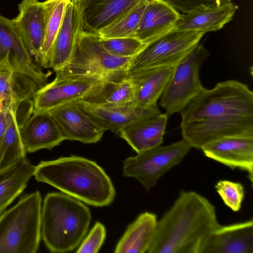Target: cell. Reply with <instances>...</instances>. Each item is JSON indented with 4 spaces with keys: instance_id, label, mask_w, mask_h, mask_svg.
I'll list each match as a JSON object with an SVG mask.
<instances>
[{
    "instance_id": "obj_1",
    "label": "cell",
    "mask_w": 253,
    "mask_h": 253,
    "mask_svg": "<svg viewBox=\"0 0 253 253\" xmlns=\"http://www.w3.org/2000/svg\"><path fill=\"white\" fill-rule=\"evenodd\" d=\"M180 114L183 139L192 148L221 137L253 136V92L236 80L204 88Z\"/></svg>"
},
{
    "instance_id": "obj_2",
    "label": "cell",
    "mask_w": 253,
    "mask_h": 253,
    "mask_svg": "<svg viewBox=\"0 0 253 253\" xmlns=\"http://www.w3.org/2000/svg\"><path fill=\"white\" fill-rule=\"evenodd\" d=\"M215 207L193 191H181L157 222L148 253H203L211 233L219 226Z\"/></svg>"
},
{
    "instance_id": "obj_3",
    "label": "cell",
    "mask_w": 253,
    "mask_h": 253,
    "mask_svg": "<svg viewBox=\"0 0 253 253\" xmlns=\"http://www.w3.org/2000/svg\"><path fill=\"white\" fill-rule=\"evenodd\" d=\"M34 177L62 193L94 207L111 204L116 196L112 181L95 161L71 155L41 162Z\"/></svg>"
},
{
    "instance_id": "obj_4",
    "label": "cell",
    "mask_w": 253,
    "mask_h": 253,
    "mask_svg": "<svg viewBox=\"0 0 253 253\" xmlns=\"http://www.w3.org/2000/svg\"><path fill=\"white\" fill-rule=\"evenodd\" d=\"M91 218L82 201L63 193H48L41 212V236L52 253L75 249L86 235Z\"/></svg>"
},
{
    "instance_id": "obj_5",
    "label": "cell",
    "mask_w": 253,
    "mask_h": 253,
    "mask_svg": "<svg viewBox=\"0 0 253 253\" xmlns=\"http://www.w3.org/2000/svg\"><path fill=\"white\" fill-rule=\"evenodd\" d=\"M42 196H23L0 216V253H35L41 237Z\"/></svg>"
},
{
    "instance_id": "obj_6",
    "label": "cell",
    "mask_w": 253,
    "mask_h": 253,
    "mask_svg": "<svg viewBox=\"0 0 253 253\" xmlns=\"http://www.w3.org/2000/svg\"><path fill=\"white\" fill-rule=\"evenodd\" d=\"M209 54L202 44H198L174 66L160 102L168 116L180 113L204 89L200 71Z\"/></svg>"
},
{
    "instance_id": "obj_7",
    "label": "cell",
    "mask_w": 253,
    "mask_h": 253,
    "mask_svg": "<svg viewBox=\"0 0 253 253\" xmlns=\"http://www.w3.org/2000/svg\"><path fill=\"white\" fill-rule=\"evenodd\" d=\"M205 34L173 28L148 43L132 58L128 71L174 67L194 49Z\"/></svg>"
},
{
    "instance_id": "obj_8",
    "label": "cell",
    "mask_w": 253,
    "mask_h": 253,
    "mask_svg": "<svg viewBox=\"0 0 253 253\" xmlns=\"http://www.w3.org/2000/svg\"><path fill=\"white\" fill-rule=\"evenodd\" d=\"M133 57L120 58L108 53L98 33L83 31L80 35L71 58L65 68L56 74L99 75L128 71Z\"/></svg>"
},
{
    "instance_id": "obj_9",
    "label": "cell",
    "mask_w": 253,
    "mask_h": 253,
    "mask_svg": "<svg viewBox=\"0 0 253 253\" xmlns=\"http://www.w3.org/2000/svg\"><path fill=\"white\" fill-rule=\"evenodd\" d=\"M191 148L182 139L137 153L124 161L123 175L135 178L148 192L163 175L181 162Z\"/></svg>"
},
{
    "instance_id": "obj_10",
    "label": "cell",
    "mask_w": 253,
    "mask_h": 253,
    "mask_svg": "<svg viewBox=\"0 0 253 253\" xmlns=\"http://www.w3.org/2000/svg\"><path fill=\"white\" fill-rule=\"evenodd\" d=\"M106 76L61 75L39 89L33 95V111L46 112L63 104L84 97Z\"/></svg>"
},
{
    "instance_id": "obj_11",
    "label": "cell",
    "mask_w": 253,
    "mask_h": 253,
    "mask_svg": "<svg viewBox=\"0 0 253 253\" xmlns=\"http://www.w3.org/2000/svg\"><path fill=\"white\" fill-rule=\"evenodd\" d=\"M6 57L14 71L31 79L40 88L47 84L51 72L44 73L36 64L12 20L0 14V62Z\"/></svg>"
},
{
    "instance_id": "obj_12",
    "label": "cell",
    "mask_w": 253,
    "mask_h": 253,
    "mask_svg": "<svg viewBox=\"0 0 253 253\" xmlns=\"http://www.w3.org/2000/svg\"><path fill=\"white\" fill-rule=\"evenodd\" d=\"M59 126L65 140L95 143L105 130L80 107L78 100L70 101L48 110Z\"/></svg>"
},
{
    "instance_id": "obj_13",
    "label": "cell",
    "mask_w": 253,
    "mask_h": 253,
    "mask_svg": "<svg viewBox=\"0 0 253 253\" xmlns=\"http://www.w3.org/2000/svg\"><path fill=\"white\" fill-rule=\"evenodd\" d=\"M207 157L232 169L246 171L253 181V136L236 135L211 141L201 149Z\"/></svg>"
},
{
    "instance_id": "obj_14",
    "label": "cell",
    "mask_w": 253,
    "mask_h": 253,
    "mask_svg": "<svg viewBox=\"0 0 253 253\" xmlns=\"http://www.w3.org/2000/svg\"><path fill=\"white\" fill-rule=\"evenodd\" d=\"M83 13L81 0H70L67 4L49 59V68L55 72L63 70L71 58L78 39L84 31Z\"/></svg>"
},
{
    "instance_id": "obj_15",
    "label": "cell",
    "mask_w": 253,
    "mask_h": 253,
    "mask_svg": "<svg viewBox=\"0 0 253 253\" xmlns=\"http://www.w3.org/2000/svg\"><path fill=\"white\" fill-rule=\"evenodd\" d=\"M18 15L12 20L28 51L40 66L45 30L43 2L22 0L18 4Z\"/></svg>"
},
{
    "instance_id": "obj_16",
    "label": "cell",
    "mask_w": 253,
    "mask_h": 253,
    "mask_svg": "<svg viewBox=\"0 0 253 253\" xmlns=\"http://www.w3.org/2000/svg\"><path fill=\"white\" fill-rule=\"evenodd\" d=\"M83 110L105 131L119 133L129 125L160 111L157 106L145 108L134 102L117 105H97L78 100Z\"/></svg>"
},
{
    "instance_id": "obj_17",
    "label": "cell",
    "mask_w": 253,
    "mask_h": 253,
    "mask_svg": "<svg viewBox=\"0 0 253 253\" xmlns=\"http://www.w3.org/2000/svg\"><path fill=\"white\" fill-rule=\"evenodd\" d=\"M20 131L26 153L51 149L65 140L56 122L48 112L33 111L20 125Z\"/></svg>"
},
{
    "instance_id": "obj_18",
    "label": "cell",
    "mask_w": 253,
    "mask_h": 253,
    "mask_svg": "<svg viewBox=\"0 0 253 253\" xmlns=\"http://www.w3.org/2000/svg\"><path fill=\"white\" fill-rule=\"evenodd\" d=\"M203 253H253V219L220 224L210 236Z\"/></svg>"
},
{
    "instance_id": "obj_19",
    "label": "cell",
    "mask_w": 253,
    "mask_h": 253,
    "mask_svg": "<svg viewBox=\"0 0 253 253\" xmlns=\"http://www.w3.org/2000/svg\"><path fill=\"white\" fill-rule=\"evenodd\" d=\"M168 117L159 111L129 125L118 134L137 153L142 152L162 144Z\"/></svg>"
},
{
    "instance_id": "obj_20",
    "label": "cell",
    "mask_w": 253,
    "mask_h": 253,
    "mask_svg": "<svg viewBox=\"0 0 253 253\" xmlns=\"http://www.w3.org/2000/svg\"><path fill=\"white\" fill-rule=\"evenodd\" d=\"M174 67H162L129 72L133 85L134 103L138 106L149 108L157 106Z\"/></svg>"
},
{
    "instance_id": "obj_21",
    "label": "cell",
    "mask_w": 253,
    "mask_h": 253,
    "mask_svg": "<svg viewBox=\"0 0 253 253\" xmlns=\"http://www.w3.org/2000/svg\"><path fill=\"white\" fill-rule=\"evenodd\" d=\"M180 15L164 0H148L134 37L147 44L172 30Z\"/></svg>"
},
{
    "instance_id": "obj_22",
    "label": "cell",
    "mask_w": 253,
    "mask_h": 253,
    "mask_svg": "<svg viewBox=\"0 0 253 253\" xmlns=\"http://www.w3.org/2000/svg\"><path fill=\"white\" fill-rule=\"evenodd\" d=\"M84 30L98 33L133 8L142 0H80Z\"/></svg>"
},
{
    "instance_id": "obj_23",
    "label": "cell",
    "mask_w": 253,
    "mask_h": 253,
    "mask_svg": "<svg viewBox=\"0 0 253 253\" xmlns=\"http://www.w3.org/2000/svg\"><path fill=\"white\" fill-rule=\"evenodd\" d=\"M97 105H117L134 101L133 85L128 71L109 74L80 100Z\"/></svg>"
},
{
    "instance_id": "obj_24",
    "label": "cell",
    "mask_w": 253,
    "mask_h": 253,
    "mask_svg": "<svg viewBox=\"0 0 253 253\" xmlns=\"http://www.w3.org/2000/svg\"><path fill=\"white\" fill-rule=\"evenodd\" d=\"M236 7L232 2L228 4L204 7L180 15L174 29L178 31H191L207 33L222 29L230 22Z\"/></svg>"
},
{
    "instance_id": "obj_25",
    "label": "cell",
    "mask_w": 253,
    "mask_h": 253,
    "mask_svg": "<svg viewBox=\"0 0 253 253\" xmlns=\"http://www.w3.org/2000/svg\"><path fill=\"white\" fill-rule=\"evenodd\" d=\"M158 220L156 215L145 211L128 225L118 242L115 253H147L153 241Z\"/></svg>"
},
{
    "instance_id": "obj_26",
    "label": "cell",
    "mask_w": 253,
    "mask_h": 253,
    "mask_svg": "<svg viewBox=\"0 0 253 253\" xmlns=\"http://www.w3.org/2000/svg\"><path fill=\"white\" fill-rule=\"evenodd\" d=\"M40 89L30 78L13 70L8 57L0 62V96L4 105H21Z\"/></svg>"
},
{
    "instance_id": "obj_27",
    "label": "cell",
    "mask_w": 253,
    "mask_h": 253,
    "mask_svg": "<svg viewBox=\"0 0 253 253\" xmlns=\"http://www.w3.org/2000/svg\"><path fill=\"white\" fill-rule=\"evenodd\" d=\"M35 167L26 157L0 171V214L25 189Z\"/></svg>"
},
{
    "instance_id": "obj_28",
    "label": "cell",
    "mask_w": 253,
    "mask_h": 253,
    "mask_svg": "<svg viewBox=\"0 0 253 253\" xmlns=\"http://www.w3.org/2000/svg\"><path fill=\"white\" fill-rule=\"evenodd\" d=\"M20 105L10 103L7 109V125L0 153V171L4 170L26 157L17 119Z\"/></svg>"
},
{
    "instance_id": "obj_29",
    "label": "cell",
    "mask_w": 253,
    "mask_h": 253,
    "mask_svg": "<svg viewBox=\"0 0 253 253\" xmlns=\"http://www.w3.org/2000/svg\"><path fill=\"white\" fill-rule=\"evenodd\" d=\"M70 0H46L43 1L45 11V30L41 51L40 65L49 68L52 46L60 28L65 7Z\"/></svg>"
},
{
    "instance_id": "obj_30",
    "label": "cell",
    "mask_w": 253,
    "mask_h": 253,
    "mask_svg": "<svg viewBox=\"0 0 253 253\" xmlns=\"http://www.w3.org/2000/svg\"><path fill=\"white\" fill-rule=\"evenodd\" d=\"M148 0H142L133 8L100 30L103 39L134 37Z\"/></svg>"
},
{
    "instance_id": "obj_31",
    "label": "cell",
    "mask_w": 253,
    "mask_h": 253,
    "mask_svg": "<svg viewBox=\"0 0 253 253\" xmlns=\"http://www.w3.org/2000/svg\"><path fill=\"white\" fill-rule=\"evenodd\" d=\"M101 42L108 53L120 58L133 57L147 44L135 37L113 39L101 38Z\"/></svg>"
},
{
    "instance_id": "obj_32",
    "label": "cell",
    "mask_w": 253,
    "mask_h": 253,
    "mask_svg": "<svg viewBox=\"0 0 253 253\" xmlns=\"http://www.w3.org/2000/svg\"><path fill=\"white\" fill-rule=\"evenodd\" d=\"M215 188L226 206L234 211H238L241 209L245 197V190L242 183L221 180L217 182Z\"/></svg>"
},
{
    "instance_id": "obj_33",
    "label": "cell",
    "mask_w": 253,
    "mask_h": 253,
    "mask_svg": "<svg viewBox=\"0 0 253 253\" xmlns=\"http://www.w3.org/2000/svg\"><path fill=\"white\" fill-rule=\"evenodd\" d=\"M105 237V226L101 223L96 222L88 235L83 241L76 253H97L101 247Z\"/></svg>"
},
{
    "instance_id": "obj_34",
    "label": "cell",
    "mask_w": 253,
    "mask_h": 253,
    "mask_svg": "<svg viewBox=\"0 0 253 253\" xmlns=\"http://www.w3.org/2000/svg\"><path fill=\"white\" fill-rule=\"evenodd\" d=\"M183 14L198 9L218 6L232 3L231 0H164Z\"/></svg>"
},
{
    "instance_id": "obj_35",
    "label": "cell",
    "mask_w": 253,
    "mask_h": 253,
    "mask_svg": "<svg viewBox=\"0 0 253 253\" xmlns=\"http://www.w3.org/2000/svg\"><path fill=\"white\" fill-rule=\"evenodd\" d=\"M7 125V109L3 106L0 110V153L4 134Z\"/></svg>"
},
{
    "instance_id": "obj_36",
    "label": "cell",
    "mask_w": 253,
    "mask_h": 253,
    "mask_svg": "<svg viewBox=\"0 0 253 253\" xmlns=\"http://www.w3.org/2000/svg\"><path fill=\"white\" fill-rule=\"evenodd\" d=\"M3 99L0 96V110L3 107Z\"/></svg>"
}]
</instances>
